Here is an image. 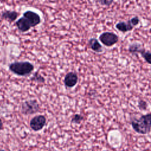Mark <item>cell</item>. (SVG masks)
<instances>
[{
  "label": "cell",
  "mask_w": 151,
  "mask_h": 151,
  "mask_svg": "<svg viewBox=\"0 0 151 151\" xmlns=\"http://www.w3.org/2000/svg\"><path fill=\"white\" fill-rule=\"evenodd\" d=\"M133 130L139 134H145L151 130V113L142 116L139 119H134L131 121Z\"/></svg>",
  "instance_id": "1"
},
{
  "label": "cell",
  "mask_w": 151,
  "mask_h": 151,
  "mask_svg": "<svg viewBox=\"0 0 151 151\" xmlns=\"http://www.w3.org/2000/svg\"><path fill=\"white\" fill-rule=\"evenodd\" d=\"M34 68L33 64L28 61H16L9 65V70L19 76L29 75Z\"/></svg>",
  "instance_id": "2"
},
{
  "label": "cell",
  "mask_w": 151,
  "mask_h": 151,
  "mask_svg": "<svg viewBox=\"0 0 151 151\" xmlns=\"http://www.w3.org/2000/svg\"><path fill=\"white\" fill-rule=\"evenodd\" d=\"M40 104L35 99L28 100L21 104V111L23 114L29 115L35 114L40 111Z\"/></svg>",
  "instance_id": "3"
},
{
  "label": "cell",
  "mask_w": 151,
  "mask_h": 151,
  "mask_svg": "<svg viewBox=\"0 0 151 151\" xmlns=\"http://www.w3.org/2000/svg\"><path fill=\"white\" fill-rule=\"evenodd\" d=\"M140 22L138 17L135 16L129 19L127 22L120 21L116 24V28L120 32L125 33L132 31L133 28L136 26Z\"/></svg>",
  "instance_id": "4"
},
{
  "label": "cell",
  "mask_w": 151,
  "mask_h": 151,
  "mask_svg": "<svg viewBox=\"0 0 151 151\" xmlns=\"http://www.w3.org/2000/svg\"><path fill=\"white\" fill-rule=\"evenodd\" d=\"M100 42L106 47H111L119 41V37L112 32H104L99 36Z\"/></svg>",
  "instance_id": "5"
},
{
  "label": "cell",
  "mask_w": 151,
  "mask_h": 151,
  "mask_svg": "<svg viewBox=\"0 0 151 151\" xmlns=\"http://www.w3.org/2000/svg\"><path fill=\"white\" fill-rule=\"evenodd\" d=\"M45 123L46 117L43 115H37L30 120L29 126L34 131L38 132L44 127Z\"/></svg>",
  "instance_id": "6"
},
{
  "label": "cell",
  "mask_w": 151,
  "mask_h": 151,
  "mask_svg": "<svg viewBox=\"0 0 151 151\" xmlns=\"http://www.w3.org/2000/svg\"><path fill=\"white\" fill-rule=\"evenodd\" d=\"M15 25L17 27L18 29L21 32H27L32 27L31 21L24 16L19 18L15 22Z\"/></svg>",
  "instance_id": "7"
},
{
  "label": "cell",
  "mask_w": 151,
  "mask_h": 151,
  "mask_svg": "<svg viewBox=\"0 0 151 151\" xmlns=\"http://www.w3.org/2000/svg\"><path fill=\"white\" fill-rule=\"evenodd\" d=\"M78 82V76L74 72H68L67 73L64 78V83L65 87L71 88L74 87Z\"/></svg>",
  "instance_id": "8"
},
{
  "label": "cell",
  "mask_w": 151,
  "mask_h": 151,
  "mask_svg": "<svg viewBox=\"0 0 151 151\" xmlns=\"http://www.w3.org/2000/svg\"><path fill=\"white\" fill-rule=\"evenodd\" d=\"M23 16L28 18L31 21L32 27L38 25L41 22V18L40 15L32 11L28 10L24 12L23 13Z\"/></svg>",
  "instance_id": "9"
},
{
  "label": "cell",
  "mask_w": 151,
  "mask_h": 151,
  "mask_svg": "<svg viewBox=\"0 0 151 151\" xmlns=\"http://www.w3.org/2000/svg\"><path fill=\"white\" fill-rule=\"evenodd\" d=\"M19 14L15 11L5 10L2 12L1 14V18L9 22H12L18 17Z\"/></svg>",
  "instance_id": "10"
},
{
  "label": "cell",
  "mask_w": 151,
  "mask_h": 151,
  "mask_svg": "<svg viewBox=\"0 0 151 151\" xmlns=\"http://www.w3.org/2000/svg\"><path fill=\"white\" fill-rule=\"evenodd\" d=\"M88 45L90 49L96 52H101L103 51L101 45L95 38H91L88 40Z\"/></svg>",
  "instance_id": "11"
},
{
  "label": "cell",
  "mask_w": 151,
  "mask_h": 151,
  "mask_svg": "<svg viewBox=\"0 0 151 151\" xmlns=\"http://www.w3.org/2000/svg\"><path fill=\"white\" fill-rule=\"evenodd\" d=\"M142 48L143 47H142V45L140 44L138 42H133L129 45L128 51L132 54L137 55V54H139Z\"/></svg>",
  "instance_id": "12"
},
{
  "label": "cell",
  "mask_w": 151,
  "mask_h": 151,
  "mask_svg": "<svg viewBox=\"0 0 151 151\" xmlns=\"http://www.w3.org/2000/svg\"><path fill=\"white\" fill-rule=\"evenodd\" d=\"M139 54L142 55L147 63L151 64V52L146 51L144 48H142Z\"/></svg>",
  "instance_id": "13"
},
{
  "label": "cell",
  "mask_w": 151,
  "mask_h": 151,
  "mask_svg": "<svg viewBox=\"0 0 151 151\" xmlns=\"http://www.w3.org/2000/svg\"><path fill=\"white\" fill-rule=\"evenodd\" d=\"M31 80L35 81L39 84H42L45 83V78L38 73V72H35L33 76L31 78Z\"/></svg>",
  "instance_id": "14"
},
{
  "label": "cell",
  "mask_w": 151,
  "mask_h": 151,
  "mask_svg": "<svg viewBox=\"0 0 151 151\" xmlns=\"http://www.w3.org/2000/svg\"><path fill=\"white\" fill-rule=\"evenodd\" d=\"M83 119H84V117L82 115L80 114H75L73 116L71 120V122L74 124H80Z\"/></svg>",
  "instance_id": "15"
},
{
  "label": "cell",
  "mask_w": 151,
  "mask_h": 151,
  "mask_svg": "<svg viewBox=\"0 0 151 151\" xmlns=\"http://www.w3.org/2000/svg\"><path fill=\"white\" fill-rule=\"evenodd\" d=\"M138 107L140 110H146L147 108V103L143 100H139L138 101Z\"/></svg>",
  "instance_id": "16"
},
{
  "label": "cell",
  "mask_w": 151,
  "mask_h": 151,
  "mask_svg": "<svg viewBox=\"0 0 151 151\" xmlns=\"http://www.w3.org/2000/svg\"><path fill=\"white\" fill-rule=\"evenodd\" d=\"M96 2L101 4V5H103L109 6L113 2V0H101V1H97Z\"/></svg>",
  "instance_id": "17"
},
{
  "label": "cell",
  "mask_w": 151,
  "mask_h": 151,
  "mask_svg": "<svg viewBox=\"0 0 151 151\" xmlns=\"http://www.w3.org/2000/svg\"><path fill=\"white\" fill-rule=\"evenodd\" d=\"M3 129V123L2 120L0 119V131Z\"/></svg>",
  "instance_id": "18"
},
{
  "label": "cell",
  "mask_w": 151,
  "mask_h": 151,
  "mask_svg": "<svg viewBox=\"0 0 151 151\" xmlns=\"http://www.w3.org/2000/svg\"><path fill=\"white\" fill-rule=\"evenodd\" d=\"M0 151H5V150H4V149H1V148H0Z\"/></svg>",
  "instance_id": "19"
}]
</instances>
